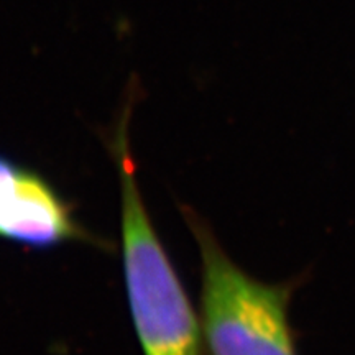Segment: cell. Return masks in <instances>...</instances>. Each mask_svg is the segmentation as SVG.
<instances>
[{
	"instance_id": "cell-2",
	"label": "cell",
	"mask_w": 355,
	"mask_h": 355,
	"mask_svg": "<svg viewBox=\"0 0 355 355\" xmlns=\"http://www.w3.org/2000/svg\"><path fill=\"white\" fill-rule=\"evenodd\" d=\"M201 255V331L209 355H298L290 306L300 278L265 283L227 255L198 212L181 207Z\"/></svg>"
},
{
	"instance_id": "cell-3",
	"label": "cell",
	"mask_w": 355,
	"mask_h": 355,
	"mask_svg": "<svg viewBox=\"0 0 355 355\" xmlns=\"http://www.w3.org/2000/svg\"><path fill=\"white\" fill-rule=\"evenodd\" d=\"M0 239L32 250L69 242L104 247L42 173L0 153Z\"/></svg>"
},
{
	"instance_id": "cell-1",
	"label": "cell",
	"mask_w": 355,
	"mask_h": 355,
	"mask_svg": "<svg viewBox=\"0 0 355 355\" xmlns=\"http://www.w3.org/2000/svg\"><path fill=\"white\" fill-rule=\"evenodd\" d=\"M128 114L125 104L110 145L121 181L122 270L133 327L144 355H201V321L141 198Z\"/></svg>"
}]
</instances>
